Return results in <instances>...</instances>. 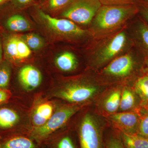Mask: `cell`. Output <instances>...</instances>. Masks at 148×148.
Here are the masks:
<instances>
[{
  "mask_svg": "<svg viewBox=\"0 0 148 148\" xmlns=\"http://www.w3.org/2000/svg\"><path fill=\"white\" fill-rule=\"evenodd\" d=\"M144 70L148 73V57H146L144 63Z\"/></svg>",
  "mask_w": 148,
  "mask_h": 148,
  "instance_id": "cell-33",
  "label": "cell"
},
{
  "mask_svg": "<svg viewBox=\"0 0 148 148\" xmlns=\"http://www.w3.org/2000/svg\"><path fill=\"white\" fill-rule=\"evenodd\" d=\"M136 11L131 5L101 6L92 21V31L97 35L112 32L124 24Z\"/></svg>",
  "mask_w": 148,
  "mask_h": 148,
  "instance_id": "cell-1",
  "label": "cell"
},
{
  "mask_svg": "<svg viewBox=\"0 0 148 148\" xmlns=\"http://www.w3.org/2000/svg\"><path fill=\"white\" fill-rule=\"evenodd\" d=\"M101 6L100 0H74L61 16L74 23L87 25L92 22Z\"/></svg>",
  "mask_w": 148,
  "mask_h": 148,
  "instance_id": "cell-5",
  "label": "cell"
},
{
  "mask_svg": "<svg viewBox=\"0 0 148 148\" xmlns=\"http://www.w3.org/2000/svg\"><path fill=\"white\" fill-rule=\"evenodd\" d=\"M11 73L10 66L8 61H2L0 64V89H6L8 87Z\"/></svg>",
  "mask_w": 148,
  "mask_h": 148,
  "instance_id": "cell-23",
  "label": "cell"
},
{
  "mask_svg": "<svg viewBox=\"0 0 148 148\" xmlns=\"http://www.w3.org/2000/svg\"><path fill=\"white\" fill-rule=\"evenodd\" d=\"M141 108L140 100L132 88L124 87L122 90L120 110L139 112Z\"/></svg>",
  "mask_w": 148,
  "mask_h": 148,
  "instance_id": "cell-12",
  "label": "cell"
},
{
  "mask_svg": "<svg viewBox=\"0 0 148 148\" xmlns=\"http://www.w3.org/2000/svg\"><path fill=\"white\" fill-rule=\"evenodd\" d=\"M107 148H125L121 140L116 138H112L107 143Z\"/></svg>",
  "mask_w": 148,
  "mask_h": 148,
  "instance_id": "cell-28",
  "label": "cell"
},
{
  "mask_svg": "<svg viewBox=\"0 0 148 148\" xmlns=\"http://www.w3.org/2000/svg\"><path fill=\"white\" fill-rule=\"evenodd\" d=\"M138 134L148 139V110L141 108Z\"/></svg>",
  "mask_w": 148,
  "mask_h": 148,
  "instance_id": "cell-24",
  "label": "cell"
},
{
  "mask_svg": "<svg viewBox=\"0 0 148 148\" xmlns=\"http://www.w3.org/2000/svg\"><path fill=\"white\" fill-rule=\"evenodd\" d=\"M144 63L145 60L142 61L135 53L127 52L112 60L103 68L101 73L106 77L114 79L136 78L143 72Z\"/></svg>",
  "mask_w": 148,
  "mask_h": 148,
  "instance_id": "cell-3",
  "label": "cell"
},
{
  "mask_svg": "<svg viewBox=\"0 0 148 148\" xmlns=\"http://www.w3.org/2000/svg\"><path fill=\"white\" fill-rule=\"evenodd\" d=\"M17 36L10 35L3 42V51L6 61L15 62L19 61L17 50Z\"/></svg>",
  "mask_w": 148,
  "mask_h": 148,
  "instance_id": "cell-16",
  "label": "cell"
},
{
  "mask_svg": "<svg viewBox=\"0 0 148 148\" xmlns=\"http://www.w3.org/2000/svg\"><path fill=\"white\" fill-rule=\"evenodd\" d=\"M3 52V51L2 40L1 38L0 37V64L2 62Z\"/></svg>",
  "mask_w": 148,
  "mask_h": 148,
  "instance_id": "cell-31",
  "label": "cell"
},
{
  "mask_svg": "<svg viewBox=\"0 0 148 148\" xmlns=\"http://www.w3.org/2000/svg\"><path fill=\"white\" fill-rule=\"evenodd\" d=\"M80 109L79 106H66L57 110L45 124L33 130L32 136L38 141L47 138L56 130L62 127Z\"/></svg>",
  "mask_w": 148,
  "mask_h": 148,
  "instance_id": "cell-6",
  "label": "cell"
},
{
  "mask_svg": "<svg viewBox=\"0 0 148 148\" xmlns=\"http://www.w3.org/2000/svg\"><path fill=\"white\" fill-rule=\"evenodd\" d=\"M17 2L21 5H27L32 2L33 0H16Z\"/></svg>",
  "mask_w": 148,
  "mask_h": 148,
  "instance_id": "cell-32",
  "label": "cell"
},
{
  "mask_svg": "<svg viewBox=\"0 0 148 148\" xmlns=\"http://www.w3.org/2000/svg\"><path fill=\"white\" fill-rule=\"evenodd\" d=\"M17 50L19 61L29 58L32 53L31 49L20 37L17 36Z\"/></svg>",
  "mask_w": 148,
  "mask_h": 148,
  "instance_id": "cell-25",
  "label": "cell"
},
{
  "mask_svg": "<svg viewBox=\"0 0 148 148\" xmlns=\"http://www.w3.org/2000/svg\"><path fill=\"white\" fill-rule=\"evenodd\" d=\"M81 148H103L102 135L98 121L87 114L83 118L79 127Z\"/></svg>",
  "mask_w": 148,
  "mask_h": 148,
  "instance_id": "cell-8",
  "label": "cell"
},
{
  "mask_svg": "<svg viewBox=\"0 0 148 148\" xmlns=\"http://www.w3.org/2000/svg\"><path fill=\"white\" fill-rule=\"evenodd\" d=\"M55 63L56 67L62 71L71 72L76 69L78 62L74 53L65 51L56 56Z\"/></svg>",
  "mask_w": 148,
  "mask_h": 148,
  "instance_id": "cell-14",
  "label": "cell"
},
{
  "mask_svg": "<svg viewBox=\"0 0 148 148\" xmlns=\"http://www.w3.org/2000/svg\"><path fill=\"white\" fill-rule=\"evenodd\" d=\"M101 1V0H100ZM105 1H108L109 2H127L131 0H105Z\"/></svg>",
  "mask_w": 148,
  "mask_h": 148,
  "instance_id": "cell-34",
  "label": "cell"
},
{
  "mask_svg": "<svg viewBox=\"0 0 148 148\" xmlns=\"http://www.w3.org/2000/svg\"><path fill=\"white\" fill-rule=\"evenodd\" d=\"M122 90L116 89L111 91L103 101V108L107 113L112 114L119 110Z\"/></svg>",
  "mask_w": 148,
  "mask_h": 148,
  "instance_id": "cell-17",
  "label": "cell"
},
{
  "mask_svg": "<svg viewBox=\"0 0 148 148\" xmlns=\"http://www.w3.org/2000/svg\"><path fill=\"white\" fill-rule=\"evenodd\" d=\"M132 88L140 100L141 108L148 110V73L144 69L135 79Z\"/></svg>",
  "mask_w": 148,
  "mask_h": 148,
  "instance_id": "cell-11",
  "label": "cell"
},
{
  "mask_svg": "<svg viewBox=\"0 0 148 148\" xmlns=\"http://www.w3.org/2000/svg\"><path fill=\"white\" fill-rule=\"evenodd\" d=\"M1 141H0V148H1Z\"/></svg>",
  "mask_w": 148,
  "mask_h": 148,
  "instance_id": "cell-36",
  "label": "cell"
},
{
  "mask_svg": "<svg viewBox=\"0 0 148 148\" xmlns=\"http://www.w3.org/2000/svg\"><path fill=\"white\" fill-rule=\"evenodd\" d=\"M18 79L25 90H32L41 83L42 75L39 70L32 65H26L20 69Z\"/></svg>",
  "mask_w": 148,
  "mask_h": 148,
  "instance_id": "cell-10",
  "label": "cell"
},
{
  "mask_svg": "<svg viewBox=\"0 0 148 148\" xmlns=\"http://www.w3.org/2000/svg\"><path fill=\"white\" fill-rule=\"evenodd\" d=\"M9 0H0V7L7 2Z\"/></svg>",
  "mask_w": 148,
  "mask_h": 148,
  "instance_id": "cell-35",
  "label": "cell"
},
{
  "mask_svg": "<svg viewBox=\"0 0 148 148\" xmlns=\"http://www.w3.org/2000/svg\"><path fill=\"white\" fill-rule=\"evenodd\" d=\"M74 0H49L48 6L51 10H57L69 5Z\"/></svg>",
  "mask_w": 148,
  "mask_h": 148,
  "instance_id": "cell-26",
  "label": "cell"
},
{
  "mask_svg": "<svg viewBox=\"0 0 148 148\" xmlns=\"http://www.w3.org/2000/svg\"><path fill=\"white\" fill-rule=\"evenodd\" d=\"M9 94L5 89H0V103H4L8 100Z\"/></svg>",
  "mask_w": 148,
  "mask_h": 148,
  "instance_id": "cell-29",
  "label": "cell"
},
{
  "mask_svg": "<svg viewBox=\"0 0 148 148\" xmlns=\"http://www.w3.org/2000/svg\"><path fill=\"white\" fill-rule=\"evenodd\" d=\"M19 117L15 111L8 108H0V127L10 128L18 123Z\"/></svg>",
  "mask_w": 148,
  "mask_h": 148,
  "instance_id": "cell-20",
  "label": "cell"
},
{
  "mask_svg": "<svg viewBox=\"0 0 148 148\" xmlns=\"http://www.w3.org/2000/svg\"><path fill=\"white\" fill-rule=\"evenodd\" d=\"M57 148H75L71 138L68 136L64 137L59 141Z\"/></svg>",
  "mask_w": 148,
  "mask_h": 148,
  "instance_id": "cell-27",
  "label": "cell"
},
{
  "mask_svg": "<svg viewBox=\"0 0 148 148\" xmlns=\"http://www.w3.org/2000/svg\"><path fill=\"white\" fill-rule=\"evenodd\" d=\"M1 148H36V147L31 139L22 136H16L5 140L2 143Z\"/></svg>",
  "mask_w": 148,
  "mask_h": 148,
  "instance_id": "cell-21",
  "label": "cell"
},
{
  "mask_svg": "<svg viewBox=\"0 0 148 148\" xmlns=\"http://www.w3.org/2000/svg\"><path fill=\"white\" fill-rule=\"evenodd\" d=\"M140 111L116 112L111 114L110 119L120 132L127 134H138Z\"/></svg>",
  "mask_w": 148,
  "mask_h": 148,
  "instance_id": "cell-9",
  "label": "cell"
},
{
  "mask_svg": "<svg viewBox=\"0 0 148 148\" xmlns=\"http://www.w3.org/2000/svg\"><path fill=\"white\" fill-rule=\"evenodd\" d=\"M121 141L125 148H148V139L138 134L120 132Z\"/></svg>",
  "mask_w": 148,
  "mask_h": 148,
  "instance_id": "cell-19",
  "label": "cell"
},
{
  "mask_svg": "<svg viewBox=\"0 0 148 148\" xmlns=\"http://www.w3.org/2000/svg\"><path fill=\"white\" fill-rule=\"evenodd\" d=\"M31 50L37 51L40 49L45 44L44 40L40 36L34 34L30 33L20 37Z\"/></svg>",
  "mask_w": 148,
  "mask_h": 148,
  "instance_id": "cell-22",
  "label": "cell"
},
{
  "mask_svg": "<svg viewBox=\"0 0 148 148\" xmlns=\"http://www.w3.org/2000/svg\"><path fill=\"white\" fill-rule=\"evenodd\" d=\"M133 36L136 44L148 57V25L144 21L135 22Z\"/></svg>",
  "mask_w": 148,
  "mask_h": 148,
  "instance_id": "cell-13",
  "label": "cell"
},
{
  "mask_svg": "<svg viewBox=\"0 0 148 148\" xmlns=\"http://www.w3.org/2000/svg\"><path fill=\"white\" fill-rule=\"evenodd\" d=\"M39 15L48 29L58 36L69 39H76L87 34L86 30L69 19L54 18L42 11L39 12Z\"/></svg>",
  "mask_w": 148,
  "mask_h": 148,
  "instance_id": "cell-7",
  "label": "cell"
},
{
  "mask_svg": "<svg viewBox=\"0 0 148 148\" xmlns=\"http://www.w3.org/2000/svg\"><path fill=\"white\" fill-rule=\"evenodd\" d=\"M141 14L145 20V22L148 25V5L144 7L141 10Z\"/></svg>",
  "mask_w": 148,
  "mask_h": 148,
  "instance_id": "cell-30",
  "label": "cell"
},
{
  "mask_svg": "<svg viewBox=\"0 0 148 148\" xmlns=\"http://www.w3.org/2000/svg\"><path fill=\"white\" fill-rule=\"evenodd\" d=\"M100 90L99 86L92 82H73L65 85L55 96L71 103H82L92 99Z\"/></svg>",
  "mask_w": 148,
  "mask_h": 148,
  "instance_id": "cell-4",
  "label": "cell"
},
{
  "mask_svg": "<svg viewBox=\"0 0 148 148\" xmlns=\"http://www.w3.org/2000/svg\"><path fill=\"white\" fill-rule=\"evenodd\" d=\"M53 111V106L50 103H45L39 105L33 114V123L36 127L42 126L52 115Z\"/></svg>",
  "mask_w": 148,
  "mask_h": 148,
  "instance_id": "cell-15",
  "label": "cell"
},
{
  "mask_svg": "<svg viewBox=\"0 0 148 148\" xmlns=\"http://www.w3.org/2000/svg\"><path fill=\"white\" fill-rule=\"evenodd\" d=\"M7 29L14 32H26L30 30V23L24 16L19 14H14L9 17L5 21Z\"/></svg>",
  "mask_w": 148,
  "mask_h": 148,
  "instance_id": "cell-18",
  "label": "cell"
},
{
  "mask_svg": "<svg viewBox=\"0 0 148 148\" xmlns=\"http://www.w3.org/2000/svg\"><path fill=\"white\" fill-rule=\"evenodd\" d=\"M92 54V63L95 67H102L121 55L131 44L127 33L123 30L105 39Z\"/></svg>",
  "mask_w": 148,
  "mask_h": 148,
  "instance_id": "cell-2",
  "label": "cell"
}]
</instances>
